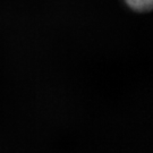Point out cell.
<instances>
[{"mask_svg": "<svg viewBox=\"0 0 153 153\" xmlns=\"http://www.w3.org/2000/svg\"><path fill=\"white\" fill-rule=\"evenodd\" d=\"M125 2L131 9L138 13L150 10L153 5V0H125Z\"/></svg>", "mask_w": 153, "mask_h": 153, "instance_id": "6da1fadb", "label": "cell"}]
</instances>
